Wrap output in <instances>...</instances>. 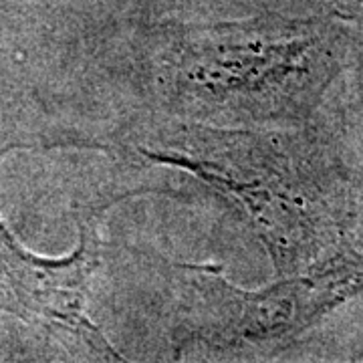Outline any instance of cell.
I'll return each instance as SVG.
<instances>
[{"mask_svg":"<svg viewBox=\"0 0 363 363\" xmlns=\"http://www.w3.org/2000/svg\"><path fill=\"white\" fill-rule=\"evenodd\" d=\"M200 297L202 317L194 335L212 347L234 350L298 333L317 317L363 291V257L345 247L307 274L264 291H242L218 269L186 267Z\"/></svg>","mask_w":363,"mask_h":363,"instance_id":"obj_2","label":"cell"},{"mask_svg":"<svg viewBox=\"0 0 363 363\" xmlns=\"http://www.w3.org/2000/svg\"><path fill=\"white\" fill-rule=\"evenodd\" d=\"M313 45L311 39L277 40L250 26H226L182 55L178 93L212 111L257 104L307 71Z\"/></svg>","mask_w":363,"mask_h":363,"instance_id":"obj_3","label":"cell"},{"mask_svg":"<svg viewBox=\"0 0 363 363\" xmlns=\"http://www.w3.org/2000/svg\"><path fill=\"white\" fill-rule=\"evenodd\" d=\"M143 156L196 172L218 190L247 208L277 267H295V257L317 252V222L309 214L311 202L279 164V157L262 138L234 130L204 125H168L157 130Z\"/></svg>","mask_w":363,"mask_h":363,"instance_id":"obj_1","label":"cell"},{"mask_svg":"<svg viewBox=\"0 0 363 363\" xmlns=\"http://www.w3.org/2000/svg\"><path fill=\"white\" fill-rule=\"evenodd\" d=\"M362 4H363V0H362Z\"/></svg>","mask_w":363,"mask_h":363,"instance_id":"obj_4","label":"cell"}]
</instances>
